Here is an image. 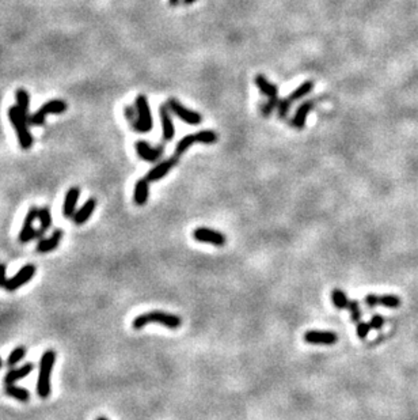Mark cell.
<instances>
[{
    "label": "cell",
    "instance_id": "e575fe53",
    "mask_svg": "<svg viewBox=\"0 0 418 420\" xmlns=\"http://www.w3.org/2000/svg\"><path fill=\"white\" fill-rule=\"evenodd\" d=\"M178 0H171V5H177Z\"/></svg>",
    "mask_w": 418,
    "mask_h": 420
},
{
    "label": "cell",
    "instance_id": "3957f363",
    "mask_svg": "<svg viewBox=\"0 0 418 420\" xmlns=\"http://www.w3.org/2000/svg\"><path fill=\"white\" fill-rule=\"evenodd\" d=\"M10 121L13 124L14 129L17 131L18 139H19V145L23 150H29L33 145V136L29 131V121H27V116L22 113L19 107H11L9 111Z\"/></svg>",
    "mask_w": 418,
    "mask_h": 420
},
{
    "label": "cell",
    "instance_id": "2e32d148",
    "mask_svg": "<svg viewBox=\"0 0 418 420\" xmlns=\"http://www.w3.org/2000/svg\"><path fill=\"white\" fill-rule=\"evenodd\" d=\"M95 207H97V200L93 199V197L87 200V201L82 205L81 209H78L75 213V215H73V218H72L73 222H75V225H85L86 222L89 221L90 218H91V215L94 214Z\"/></svg>",
    "mask_w": 418,
    "mask_h": 420
},
{
    "label": "cell",
    "instance_id": "8d00e7d4",
    "mask_svg": "<svg viewBox=\"0 0 418 420\" xmlns=\"http://www.w3.org/2000/svg\"><path fill=\"white\" fill-rule=\"evenodd\" d=\"M97 420H109V419H106V417H98Z\"/></svg>",
    "mask_w": 418,
    "mask_h": 420
},
{
    "label": "cell",
    "instance_id": "ac0fdd59",
    "mask_svg": "<svg viewBox=\"0 0 418 420\" xmlns=\"http://www.w3.org/2000/svg\"><path fill=\"white\" fill-rule=\"evenodd\" d=\"M61 239H63V231L61 230H56L51 237L40 239L37 245V252L38 253H49V252L55 251L56 248L60 245Z\"/></svg>",
    "mask_w": 418,
    "mask_h": 420
},
{
    "label": "cell",
    "instance_id": "603a6c76",
    "mask_svg": "<svg viewBox=\"0 0 418 420\" xmlns=\"http://www.w3.org/2000/svg\"><path fill=\"white\" fill-rule=\"evenodd\" d=\"M314 89V82L313 81H307L304 82L303 85H300L297 89L295 90V91H292L291 95L287 98L288 102L289 103H292L293 101H297V99H300V98H303L304 95H307L309 93H311Z\"/></svg>",
    "mask_w": 418,
    "mask_h": 420
},
{
    "label": "cell",
    "instance_id": "cb8c5ba5",
    "mask_svg": "<svg viewBox=\"0 0 418 420\" xmlns=\"http://www.w3.org/2000/svg\"><path fill=\"white\" fill-rule=\"evenodd\" d=\"M15 97H17V105L19 107V109L22 111V113L29 117V105H30L29 93H27L26 90L19 89V90H17V93H15Z\"/></svg>",
    "mask_w": 418,
    "mask_h": 420
},
{
    "label": "cell",
    "instance_id": "f546056e",
    "mask_svg": "<svg viewBox=\"0 0 418 420\" xmlns=\"http://www.w3.org/2000/svg\"><path fill=\"white\" fill-rule=\"evenodd\" d=\"M369 329H371L369 323L359 321V323H357V328H356V332H357V336H359L360 339H365L368 333H369Z\"/></svg>",
    "mask_w": 418,
    "mask_h": 420
},
{
    "label": "cell",
    "instance_id": "d4e9b609",
    "mask_svg": "<svg viewBox=\"0 0 418 420\" xmlns=\"http://www.w3.org/2000/svg\"><path fill=\"white\" fill-rule=\"evenodd\" d=\"M331 299H333L334 306H335L337 309H348V306L351 303V301L348 299L347 294L339 289L333 290V293H331Z\"/></svg>",
    "mask_w": 418,
    "mask_h": 420
},
{
    "label": "cell",
    "instance_id": "d6986e66",
    "mask_svg": "<svg viewBox=\"0 0 418 420\" xmlns=\"http://www.w3.org/2000/svg\"><path fill=\"white\" fill-rule=\"evenodd\" d=\"M148 197H149V181L144 177L136 183L133 200L137 205H144L148 201Z\"/></svg>",
    "mask_w": 418,
    "mask_h": 420
},
{
    "label": "cell",
    "instance_id": "6da1fadb",
    "mask_svg": "<svg viewBox=\"0 0 418 420\" xmlns=\"http://www.w3.org/2000/svg\"><path fill=\"white\" fill-rule=\"evenodd\" d=\"M56 362V353L48 349L44 353L40 362V371L37 378V395L41 399H48L52 392V373Z\"/></svg>",
    "mask_w": 418,
    "mask_h": 420
},
{
    "label": "cell",
    "instance_id": "8992f818",
    "mask_svg": "<svg viewBox=\"0 0 418 420\" xmlns=\"http://www.w3.org/2000/svg\"><path fill=\"white\" fill-rule=\"evenodd\" d=\"M67 103L63 99H53V101L47 102V103H44V107L40 111L27 117L29 125H43L48 115H51V113L60 115L67 111Z\"/></svg>",
    "mask_w": 418,
    "mask_h": 420
},
{
    "label": "cell",
    "instance_id": "83f0119b",
    "mask_svg": "<svg viewBox=\"0 0 418 420\" xmlns=\"http://www.w3.org/2000/svg\"><path fill=\"white\" fill-rule=\"evenodd\" d=\"M38 219L41 222V230L47 231V230L51 229L52 226V215H51V209L48 207L40 208V213H38Z\"/></svg>",
    "mask_w": 418,
    "mask_h": 420
},
{
    "label": "cell",
    "instance_id": "e0dca14e",
    "mask_svg": "<svg viewBox=\"0 0 418 420\" xmlns=\"http://www.w3.org/2000/svg\"><path fill=\"white\" fill-rule=\"evenodd\" d=\"M34 369L33 363H26L21 367H14L5 375V385H14L15 382L21 381L29 375Z\"/></svg>",
    "mask_w": 418,
    "mask_h": 420
},
{
    "label": "cell",
    "instance_id": "d6a6232c",
    "mask_svg": "<svg viewBox=\"0 0 418 420\" xmlns=\"http://www.w3.org/2000/svg\"><path fill=\"white\" fill-rule=\"evenodd\" d=\"M6 275H7V267H6V264H0V287H5L9 280Z\"/></svg>",
    "mask_w": 418,
    "mask_h": 420
},
{
    "label": "cell",
    "instance_id": "484cf974",
    "mask_svg": "<svg viewBox=\"0 0 418 420\" xmlns=\"http://www.w3.org/2000/svg\"><path fill=\"white\" fill-rule=\"evenodd\" d=\"M195 143H197V136L195 135H187L185 136L183 139H181L178 142L177 147H175V157H181L182 154L185 153L186 150H189L190 146H193Z\"/></svg>",
    "mask_w": 418,
    "mask_h": 420
},
{
    "label": "cell",
    "instance_id": "4fadbf2b",
    "mask_svg": "<svg viewBox=\"0 0 418 420\" xmlns=\"http://www.w3.org/2000/svg\"><path fill=\"white\" fill-rule=\"evenodd\" d=\"M163 150H165L163 146L154 149V147L148 145L147 142H143V140L136 142V151L139 154V157L147 162H157L163 155Z\"/></svg>",
    "mask_w": 418,
    "mask_h": 420
},
{
    "label": "cell",
    "instance_id": "ba28073f",
    "mask_svg": "<svg viewBox=\"0 0 418 420\" xmlns=\"http://www.w3.org/2000/svg\"><path fill=\"white\" fill-rule=\"evenodd\" d=\"M167 107H169L170 111H173V113L177 116V117H179V119L183 120L185 123L190 124V125H197V124L201 123V120H203L201 115H199V113H196V112L193 111H189V109H186L182 103H179V102H178L177 99H174V98H170L169 102H167Z\"/></svg>",
    "mask_w": 418,
    "mask_h": 420
},
{
    "label": "cell",
    "instance_id": "836d02e7",
    "mask_svg": "<svg viewBox=\"0 0 418 420\" xmlns=\"http://www.w3.org/2000/svg\"><path fill=\"white\" fill-rule=\"evenodd\" d=\"M196 0H185V3L186 5H192V3H195Z\"/></svg>",
    "mask_w": 418,
    "mask_h": 420
},
{
    "label": "cell",
    "instance_id": "4316f807",
    "mask_svg": "<svg viewBox=\"0 0 418 420\" xmlns=\"http://www.w3.org/2000/svg\"><path fill=\"white\" fill-rule=\"evenodd\" d=\"M26 353H27V351H26V347H23V345H19V347L14 348L13 351H11V354L9 355V358H7V366H10V367H15V366L26 357Z\"/></svg>",
    "mask_w": 418,
    "mask_h": 420
},
{
    "label": "cell",
    "instance_id": "7a4b0ae2",
    "mask_svg": "<svg viewBox=\"0 0 418 420\" xmlns=\"http://www.w3.org/2000/svg\"><path fill=\"white\" fill-rule=\"evenodd\" d=\"M149 324H161V325L169 328V329H178L182 325V320L181 317L174 316V314L161 311V310H154V311H148V313L137 316L133 320L132 327H133V329H141V328L149 325Z\"/></svg>",
    "mask_w": 418,
    "mask_h": 420
},
{
    "label": "cell",
    "instance_id": "7402d4cb",
    "mask_svg": "<svg viewBox=\"0 0 418 420\" xmlns=\"http://www.w3.org/2000/svg\"><path fill=\"white\" fill-rule=\"evenodd\" d=\"M5 393L10 397L18 400V401H22V403H27L30 399V392L25 388L17 387L15 383L14 385H6Z\"/></svg>",
    "mask_w": 418,
    "mask_h": 420
},
{
    "label": "cell",
    "instance_id": "9a60e30c",
    "mask_svg": "<svg viewBox=\"0 0 418 420\" xmlns=\"http://www.w3.org/2000/svg\"><path fill=\"white\" fill-rule=\"evenodd\" d=\"M79 196H81V189L78 187L69 188L67 191V195H65V199H64V205H63V214L65 218H73L76 213V204H78V200H79Z\"/></svg>",
    "mask_w": 418,
    "mask_h": 420
},
{
    "label": "cell",
    "instance_id": "44dd1931",
    "mask_svg": "<svg viewBox=\"0 0 418 420\" xmlns=\"http://www.w3.org/2000/svg\"><path fill=\"white\" fill-rule=\"evenodd\" d=\"M161 117L162 127H163V139L166 142H170V140H173L175 131H174V124L171 121V117H170L169 107L167 105H163L161 108Z\"/></svg>",
    "mask_w": 418,
    "mask_h": 420
},
{
    "label": "cell",
    "instance_id": "f1b7e54d",
    "mask_svg": "<svg viewBox=\"0 0 418 420\" xmlns=\"http://www.w3.org/2000/svg\"><path fill=\"white\" fill-rule=\"evenodd\" d=\"M348 309H349V313H351L352 321H355V323H359L360 317H361V311H360L359 302L351 301V303H349V306H348Z\"/></svg>",
    "mask_w": 418,
    "mask_h": 420
},
{
    "label": "cell",
    "instance_id": "30bf717a",
    "mask_svg": "<svg viewBox=\"0 0 418 420\" xmlns=\"http://www.w3.org/2000/svg\"><path fill=\"white\" fill-rule=\"evenodd\" d=\"M38 213H40V208L33 207L30 208V211L26 215L25 221H23V226H22L21 233H19V241L22 243H26V242H30L31 239H35V234H37V230L33 227L34 221L38 218Z\"/></svg>",
    "mask_w": 418,
    "mask_h": 420
},
{
    "label": "cell",
    "instance_id": "7c38bea8",
    "mask_svg": "<svg viewBox=\"0 0 418 420\" xmlns=\"http://www.w3.org/2000/svg\"><path fill=\"white\" fill-rule=\"evenodd\" d=\"M177 162H178V157L174 155L173 158H170V159H167V161H163V162H161V163H158L155 167H152V169L148 171V174L145 176V179H147L149 183L163 179L165 176L169 174L170 170L173 169L174 166L177 165Z\"/></svg>",
    "mask_w": 418,
    "mask_h": 420
},
{
    "label": "cell",
    "instance_id": "4dcf8cb0",
    "mask_svg": "<svg viewBox=\"0 0 418 420\" xmlns=\"http://www.w3.org/2000/svg\"><path fill=\"white\" fill-rule=\"evenodd\" d=\"M369 325H371V329H382V327L385 325V319L382 317V316H379V314H376V316H373L371 319V321H369Z\"/></svg>",
    "mask_w": 418,
    "mask_h": 420
},
{
    "label": "cell",
    "instance_id": "5b68a950",
    "mask_svg": "<svg viewBox=\"0 0 418 420\" xmlns=\"http://www.w3.org/2000/svg\"><path fill=\"white\" fill-rule=\"evenodd\" d=\"M255 85L258 86V89L261 90L262 94H265L266 97L269 98V102L262 109L263 115L269 116L275 108L279 107V89H277V86L268 81L261 74H258L255 77Z\"/></svg>",
    "mask_w": 418,
    "mask_h": 420
},
{
    "label": "cell",
    "instance_id": "277c9868",
    "mask_svg": "<svg viewBox=\"0 0 418 420\" xmlns=\"http://www.w3.org/2000/svg\"><path fill=\"white\" fill-rule=\"evenodd\" d=\"M136 108H137V120L132 124V129L141 133H147L152 129V115L148 105V99L145 95L140 94L136 98Z\"/></svg>",
    "mask_w": 418,
    "mask_h": 420
},
{
    "label": "cell",
    "instance_id": "9c48e42d",
    "mask_svg": "<svg viewBox=\"0 0 418 420\" xmlns=\"http://www.w3.org/2000/svg\"><path fill=\"white\" fill-rule=\"evenodd\" d=\"M193 238L196 241L204 242V243H211L215 247H223L225 243V235L219 233L216 230L207 229V227H199L193 231Z\"/></svg>",
    "mask_w": 418,
    "mask_h": 420
},
{
    "label": "cell",
    "instance_id": "1f68e13d",
    "mask_svg": "<svg viewBox=\"0 0 418 420\" xmlns=\"http://www.w3.org/2000/svg\"><path fill=\"white\" fill-rule=\"evenodd\" d=\"M125 115H127V119L131 121V124H133L137 120V108L136 107H127L125 108Z\"/></svg>",
    "mask_w": 418,
    "mask_h": 420
},
{
    "label": "cell",
    "instance_id": "d590c367",
    "mask_svg": "<svg viewBox=\"0 0 418 420\" xmlns=\"http://www.w3.org/2000/svg\"><path fill=\"white\" fill-rule=\"evenodd\" d=\"M3 367V362H2V358H0V369Z\"/></svg>",
    "mask_w": 418,
    "mask_h": 420
},
{
    "label": "cell",
    "instance_id": "8fae6325",
    "mask_svg": "<svg viewBox=\"0 0 418 420\" xmlns=\"http://www.w3.org/2000/svg\"><path fill=\"white\" fill-rule=\"evenodd\" d=\"M304 341L310 344H325L331 345L338 341V336L334 332L327 331H309L304 333Z\"/></svg>",
    "mask_w": 418,
    "mask_h": 420
},
{
    "label": "cell",
    "instance_id": "ffe728a7",
    "mask_svg": "<svg viewBox=\"0 0 418 420\" xmlns=\"http://www.w3.org/2000/svg\"><path fill=\"white\" fill-rule=\"evenodd\" d=\"M314 105H315V102L314 101H307V102H304V103H301V105L297 108V111H296V113H295V117H293V120H292L293 127L297 128V129H303L304 125H306V119H307V115L311 112Z\"/></svg>",
    "mask_w": 418,
    "mask_h": 420
},
{
    "label": "cell",
    "instance_id": "5bb4252c",
    "mask_svg": "<svg viewBox=\"0 0 418 420\" xmlns=\"http://www.w3.org/2000/svg\"><path fill=\"white\" fill-rule=\"evenodd\" d=\"M365 303H367L369 307H375L377 305L385 306V307H390V309H395V307H399L401 306V298L397 297V295H373V294H369L365 297Z\"/></svg>",
    "mask_w": 418,
    "mask_h": 420
},
{
    "label": "cell",
    "instance_id": "52a82bcc",
    "mask_svg": "<svg viewBox=\"0 0 418 420\" xmlns=\"http://www.w3.org/2000/svg\"><path fill=\"white\" fill-rule=\"evenodd\" d=\"M35 271H37V268H35V265H33V264L23 265L13 277H10V279L7 280L5 289L7 290V291H10V293L17 291L18 289H21L22 286L27 285L30 280L33 279V276L35 275Z\"/></svg>",
    "mask_w": 418,
    "mask_h": 420
}]
</instances>
